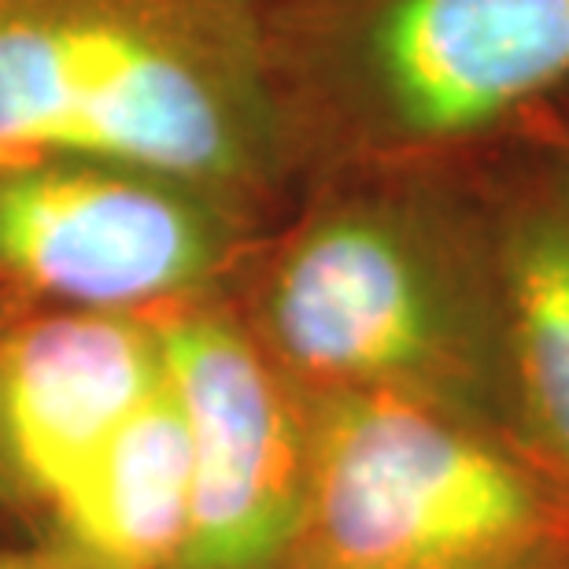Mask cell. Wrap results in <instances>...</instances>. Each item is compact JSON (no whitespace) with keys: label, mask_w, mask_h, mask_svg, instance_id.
<instances>
[{"label":"cell","mask_w":569,"mask_h":569,"mask_svg":"<svg viewBox=\"0 0 569 569\" xmlns=\"http://www.w3.org/2000/svg\"><path fill=\"white\" fill-rule=\"evenodd\" d=\"M0 152H67L256 211L292 167L259 0H0Z\"/></svg>","instance_id":"1"},{"label":"cell","mask_w":569,"mask_h":569,"mask_svg":"<svg viewBox=\"0 0 569 569\" xmlns=\"http://www.w3.org/2000/svg\"><path fill=\"white\" fill-rule=\"evenodd\" d=\"M192 503V443L167 381L56 499L52 515L78 559L97 569H181Z\"/></svg>","instance_id":"8"},{"label":"cell","mask_w":569,"mask_h":569,"mask_svg":"<svg viewBox=\"0 0 569 569\" xmlns=\"http://www.w3.org/2000/svg\"><path fill=\"white\" fill-rule=\"evenodd\" d=\"M0 496H16V488H11V481H8L4 462H0Z\"/></svg>","instance_id":"11"},{"label":"cell","mask_w":569,"mask_h":569,"mask_svg":"<svg viewBox=\"0 0 569 569\" xmlns=\"http://www.w3.org/2000/svg\"><path fill=\"white\" fill-rule=\"evenodd\" d=\"M252 211L189 181L67 152H0V311L148 315L222 289Z\"/></svg>","instance_id":"5"},{"label":"cell","mask_w":569,"mask_h":569,"mask_svg":"<svg viewBox=\"0 0 569 569\" xmlns=\"http://www.w3.org/2000/svg\"><path fill=\"white\" fill-rule=\"evenodd\" d=\"M148 318L192 443L197 503L181 569H281L311 459L303 392L219 292Z\"/></svg>","instance_id":"6"},{"label":"cell","mask_w":569,"mask_h":569,"mask_svg":"<svg viewBox=\"0 0 569 569\" xmlns=\"http://www.w3.org/2000/svg\"><path fill=\"white\" fill-rule=\"evenodd\" d=\"M163 385V348L148 315L0 311V462L16 496L52 507Z\"/></svg>","instance_id":"7"},{"label":"cell","mask_w":569,"mask_h":569,"mask_svg":"<svg viewBox=\"0 0 569 569\" xmlns=\"http://www.w3.org/2000/svg\"><path fill=\"white\" fill-rule=\"evenodd\" d=\"M259 27L292 159L451 148L569 86V0H259Z\"/></svg>","instance_id":"3"},{"label":"cell","mask_w":569,"mask_h":569,"mask_svg":"<svg viewBox=\"0 0 569 569\" xmlns=\"http://www.w3.org/2000/svg\"><path fill=\"white\" fill-rule=\"evenodd\" d=\"M303 510L281 569H569V496L510 437L389 392H303Z\"/></svg>","instance_id":"4"},{"label":"cell","mask_w":569,"mask_h":569,"mask_svg":"<svg viewBox=\"0 0 569 569\" xmlns=\"http://www.w3.org/2000/svg\"><path fill=\"white\" fill-rule=\"evenodd\" d=\"M496 263L515 440L569 496V181L510 211Z\"/></svg>","instance_id":"9"},{"label":"cell","mask_w":569,"mask_h":569,"mask_svg":"<svg viewBox=\"0 0 569 569\" xmlns=\"http://www.w3.org/2000/svg\"><path fill=\"white\" fill-rule=\"evenodd\" d=\"M241 318L300 392H389L515 429L496 256L392 192L318 203L248 259Z\"/></svg>","instance_id":"2"},{"label":"cell","mask_w":569,"mask_h":569,"mask_svg":"<svg viewBox=\"0 0 569 569\" xmlns=\"http://www.w3.org/2000/svg\"><path fill=\"white\" fill-rule=\"evenodd\" d=\"M0 569H97L74 559H63V555H38V551H0Z\"/></svg>","instance_id":"10"}]
</instances>
